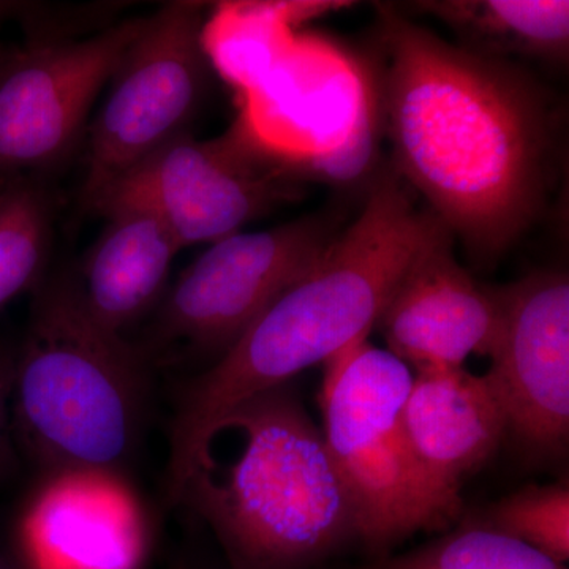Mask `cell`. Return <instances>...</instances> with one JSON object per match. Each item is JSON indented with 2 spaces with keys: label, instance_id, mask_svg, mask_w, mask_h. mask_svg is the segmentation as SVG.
Listing matches in <instances>:
<instances>
[{
  "label": "cell",
  "instance_id": "obj_1",
  "mask_svg": "<svg viewBox=\"0 0 569 569\" xmlns=\"http://www.w3.org/2000/svg\"><path fill=\"white\" fill-rule=\"evenodd\" d=\"M378 32L392 170L473 260L493 263L545 203V102L515 67L448 43L391 7H381Z\"/></svg>",
  "mask_w": 569,
  "mask_h": 569
},
{
  "label": "cell",
  "instance_id": "obj_2",
  "mask_svg": "<svg viewBox=\"0 0 569 569\" xmlns=\"http://www.w3.org/2000/svg\"><path fill=\"white\" fill-rule=\"evenodd\" d=\"M441 224L392 168L378 176L361 213L320 260L183 385L171 422L167 488L217 418L366 340L408 264Z\"/></svg>",
  "mask_w": 569,
  "mask_h": 569
},
{
  "label": "cell",
  "instance_id": "obj_3",
  "mask_svg": "<svg viewBox=\"0 0 569 569\" xmlns=\"http://www.w3.org/2000/svg\"><path fill=\"white\" fill-rule=\"evenodd\" d=\"M168 497L209 527L228 569H307L356 538L323 432L291 383L206 427Z\"/></svg>",
  "mask_w": 569,
  "mask_h": 569
},
{
  "label": "cell",
  "instance_id": "obj_4",
  "mask_svg": "<svg viewBox=\"0 0 569 569\" xmlns=\"http://www.w3.org/2000/svg\"><path fill=\"white\" fill-rule=\"evenodd\" d=\"M148 396V358L89 313L74 274L41 283L14 359L11 419L28 455L51 475H119Z\"/></svg>",
  "mask_w": 569,
  "mask_h": 569
},
{
  "label": "cell",
  "instance_id": "obj_5",
  "mask_svg": "<svg viewBox=\"0 0 569 569\" xmlns=\"http://www.w3.org/2000/svg\"><path fill=\"white\" fill-rule=\"evenodd\" d=\"M415 373L369 339L325 362L320 406L326 448L351 501L356 538L392 548L418 531L447 530L462 497L430 478L403 425Z\"/></svg>",
  "mask_w": 569,
  "mask_h": 569
},
{
  "label": "cell",
  "instance_id": "obj_6",
  "mask_svg": "<svg viewBox=\"0 0 569 569\" xmlns=\"http://www.w3.org/2000/svg\"><path fill=\"white\" fill-rule=\"evenodd\" d=\"M247 93V127L295 176L351 183L372 168L381 126L377 78L331 41L296 37Z\"/></svg>",
  "mask_w": 569,
  "mask_h": 569
},
{
  "label": "cell",
  "instance_id": "obj_7",
  "mask_svg": "<svg viewBox=\"0 0 569 569\" xmlns=\"http://www.w3.org/2000/svg\"><path fill=\"white\" fill-rule=\"evenodd\" d=\"M204 29L201 3H168L142 18L89 133V204L168 142L189 133L208 82Z\"/></svg>",
  "mask_w": 569,
  "mask_h": 569
},
{
  "label": "cell",
  "instance_id": "obj_8",
  "mask_svg": "<svg viewBox=\"0 0 569 569\" xmlns=\"http://www.w3.org/2000/svg\"><path fill=\"white\" fill-rule=\"evenodd\" d=\"M296 176L253 137L244 119L211 140L186 133L134 167L92 204L134 201L179 246L220 241L296 197Z\"/></svg>",
  "mask_w": 569,
  "mask_h": 569
},
{
  "label": "cell",
  "instance_id": "obj_9",
  "mask_svg": "<svg viewBox=\"0 0 569 569\" xmlns=\"http://www.w3.org/2000/svg\"><path fill=\"white\" fill-rule=\"evenodd\" d=\"M335 211L234 233L179 277L162 312V339L222 356L284 290L320 260L343 230Z\"/></svg>",
  "mask_w": 569,
  "mask_h": 569
},
{
  "label": "cell",
  "instance_id": "obj_10",
  "mask_svg": "<svg viewBox=\"0 0 569 569\" xmlns=\"http://www.w3.org/2000/svg\"><path fill=\"white\" fill-rule=\"evenodd\" d=\"M142 18L81 40L31 47L0 67V174L59 162L73 149Z\"/></svg>",
  "mask_w": 569,
  "mask_h": 569
},
{
  "label": "cell",
  "instance_id": "obj_11",
  "mask_svg": "<svg viewBox=\"0 0 569 569\" xmlns=\"http://www.w3.org/2000/svg\"><path fill=\"white\" fill-rule=\"evenodd\" d=\"M500 328L488 376L508 437L535 459L561 458L569 438V280L539 271L497 287Z\"/></svg>",
  "mask_w": 569,
  "mask_h": 569
},
{
  "label": "cell",
  "instance_id": "obj_12",
  "mask_svg": "<svg viewBox=\"0 0 569 569\" xmlns=\"http://www.w3.org/2000/svg\"><path fill=\"white\" fill-rule=\"evenodd\" d=\"M441 224L389 296L376 328L388 350L417 372L458 369L489 356L500 328L497 287L479 283L459 263Z\"/></svg>",
  "mask_w": 569,
  "mask_h": 569
},
{
  "label": "cell",
  "instance_id": "obj_13",
  "mask_svg": "<svg viewBox=\"0 0 569 569\" xmlns=\"http://www.w3.org/2000/svg\"><path fill=\"white\" fill-rule=\"evenodd\" d=\"M408 440L433 481L459 493L508 437V418L488 372L458 369L415 373L403 408Z\"/></svg>",
  "mask_w": 569,
  "mask_h": 569
},
{
  "label": "cell",
  "instance_id": "obj_14",
  "mask_svg": "<svg viewBox=\"0 0 569 569\" xmlns=\"http://www.w3.org/2000/svg\"><path fill=\"white\" fill-rule=\"evenodd\" d=\"M96 209L107 216L108 223L74 279L89 313L104 328L122 335L163 293L182 247L146 206L110 200Z\"/></svg>",
  "mask_w": 569,
  "mask_h": 569
},
{
  "label": "cell",
  "instance_id": "obj_15",
  "mask_svg": "<svg viewBox=\"0 0 569 569\" xmlns=\"http://www.w3.org/2000/svg\"><path fill=\"white\" fill-rule=\"evenodd\" d=\"M417 6L458 32L468 50L493 58L509 52L567 58V0H445Z\"/></svg>",
  "mask_w": 569,
  "mask_h": 569
},
{
  "label": "cell",
  "instance_id": "obj_16",
  "mask_svg": "<svg viewBox=\"0 0 569 569\" xmlns=\"http://www.w3.org/2000/svg\"><path fill=\"white\" fill-rule=\"evenodd\" d=\"M348 6L337 0H306L227 7L206 26V51L231 81L249 92L291 47L296 26Z\"/></svg>",
  "mask_w": 569,
  "mask_h": 569
},
{
  "label": "cell",
  "instance_id": "obj_17",
  "mask_svg": "<svg viewBox=\"0 0 569 569\" xmlns=\"http://www.w3.org/2000/svg\"><path fill=\"white\" fill-rule=\"evenodd\" d=\"M50 241L47 194L24 176H7L0 186V312L40 282Z\"/></svg>",
  "mask_w": 569,
  "mask_h": 569
},
{
  "label": "cell",
  "instance_id": "obj_18",
  "mask_svg": "<svg viewBox=\"0 0 569 569\" xmlns=\"http://www.w3.org/2000/svg\"><path fill=\"white\" fill-rule=\"evenodd\" d=\"M458 529L367 569H568L518 539L460 518Z\"/></svg>",
  "mask_w": 569,
  "mask_h": 569
},
{
  "label": "cell",
  "instance_id": "obj_19",
  "mask_svg": "<svg viewBox=\"0 0 569 569\" xmlns=\"http://www.w3.org/2000/svg\"><path fill=\"white\" fill-rule=\"evenodd\" d=\"M462 519L488 527L567 565L569 559V485H530L477 509Z\"/></svg>",
  "mask_w": 569,
  "mask_h": 569
},
{
  "label": "cell",
  "instance_id": "obj_20",
  "mask_svg": "<svg viewBox=\"0 0 569 569\" xmlns=\"http://www.w3.org/2000/svg\"><path fill=\"white\" fill-rule=\"evenodd\" d=\"M14 361L0 350V470L10 456V432L13 429L11 402H13Z\"/></svg>",
  "mask_w": 569,
  "mask_h": 569
},
{
  "label": "cell",
  "instance_id": "obj_21",
  "mask_svg": "<svg viewBox=\"0 0 569 569\" xmlns=\"http://www.w3.org/2000/svg\"><path fill=\"white\" fill-rule=\"evenodd\" d=\"M22 7L20 3L0 2V20L11 17V14L17 13V11H20Z\"/></svg>",
  "mask_w": 569,
  "mask_h": 569
},
{
  "label": "cell",
  "instance_id": "obj_22",
  "mask_svg": "<svg viewBox=\"0 0 569 569\" xmlns=\"http://www.w3.org/2000/svg\"><path fill=\"white\" fill-rule=\"evenodd\" d=\"M0 569H24L18 563L17 559H10V557L0 553Z\"/></svg>",
  "mask_w": 569,
  "mask_h": 569
},
{
  "label": "cell",
  "instance_id": "obj_23",
  "mask_svg": "<svg viewBox=\"0 0 569 569\" xmlns=\"http://www.w3.org/2000/svg\"><path fill=\"white\" fill-rule=\"evenodd\" d=\"M173 569H194L193 565L186 563V561H181V563L176 565Z\"/></svg>",
  "mask_w": 569,
  "mask_h": 569
},
{
  "label": "cell",
  "instance_id": "obj_24",
  "mask_svg": "<svg viewBox=\"0 0 569 569\" xmlns=\"http://www.w3.org/2000/svg\"><path fill=\"white\" fill-rule=\"evenodd\" d=\"M6 61H7V59H6V58H3L2 48H0V67H2V66H3V62H6Z\"/></svg>",
  "mask_w": 569,
  "mask_h": 569
}]
</instances>
